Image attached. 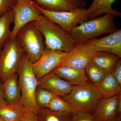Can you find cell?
Instances as JSON below:
<instances>
[{
    "instance_id": "6da1fadb",
    "label": "cell",
    "mask_w": 121,
    "mask_h": 121,
    "mask_svg": "<svg viewBox=\"0 0 121 121\" xmlns=\"http://www.w3.org/2000/svg\"><path fill=\"white\" fill-rule=\"evenodd\" d=\"M36 23L44 37L45 47L69 52L77 45L70 33L41 14Z\"/></svg>"
},
{
    "instance_id": "f546056e",
    "label": "cell",
    "mask_w": 121,
    "mask_h": 121,
    "mask_svg": "<svg viewBox=\"0 0 121 121\" xmlns=\"http://www.w3.org/2000/svg\"><path fill=\"white\" fill-rule=\"evenodd\" d=\"M6 102L5 99L4 91L2 89V83L0 82V107Z\"/></svg>"
},
{
    "instance_id": "7a4b0ae2",
    "label": "cell",
    "mask_w": 121,
    "mask_h": 121,
    "mask_svg": "<svg viewBox=\"0 0 121 121\" xmlns=\"http://www.w3.org/2000/svg\"><path fill=\"white\" fill-rule=\"evenodd\" d=\"M32 64L24 52L17 72L22 102L28 111L37 114L40 108L36 103L35 95L39 82L33 69Z\"/></svg>"
},
{
    "instance_id": "ac0fdd59",
    "label": "cell",
    "mask_w": 121,
    "mask_h": 121,
    "mask_svg": "<svg viewBox=\"0 0 121 121\" xmlns=\"http://www.w3.org/2000/svg\"><path fill=\"white\" fill-rule=\"evenodd\" d=\"M117 0H93L88 9V20L93 19L103 14H110L121 17L120 12L112 8V5Z\"/></svg>"
},
{
    "instance_id": "d6986e66",
    "label": "cell",
    "mask_w": 121,
    "mask_h": 121,
    "mask_svg": "<svg viewBox=\"0 0 121 121\" xmlns=\"http://www.w3.org/2000/svg\"><path fill=\"white\" fill-rule=\"evenodd\" d=\"M95 84L102 98L121 95V86L111 73L107 74L101 82Z\"/></svg>"
},
{
    "instance_id": "603a6c76",
    "label": "cell",
    "mask_w": 121,
    "mask_h": 121,
    "mask_svg": "<svg viewBox=\"0 0 121 121\" xmlns=\"http://www.w3.org/2000/svg\"><path fill=\"white\" fill-rule=\"evenodd\" d=\"M55 95L50 91L37 86L35 93V101L40 108H47Z\"/></svg>"
},
{
    "instance_id": "277c9868",
    "label": "cell",
    "mask_w": 121,
    "mask_h": 121,
    "mask_svg": "<svg viewBox=\"0 0 121 121\" xmlns=\"http://www.w3.org/2000/svg\"><path fill=\"white\" fill-rule=\"evenodd\" d=\"M114 17L111 14H106L83 22L74 28L70 35L77 45L95 36L114 32L118 29L115 24Z\"/></svg>"
},
{
    "instance_id": "5bb4252c",
    "label": "cell",
    "mask_w": 121,
    "mask_h": 121,
    "mask_svg": "<svg viewBox=\"0 0 121 121\" xmlns=\"http://www.w3.org/2000/svg\"><path fill=\"white\" fill-rule=\"evenodd\" d=\"M98 52H105L121 57V30L118 29L105 37L92 39Z\"/></svg>"
},
{
    "instance_id": "7c38bea8",
    "label": "cell",
    "mask_w": 121,
    "mask_h": 121,
    "mask_svg": "<svg viewBox=\"0 0 121 121\" xmlns=\"http://www.w3.org/2000/svg\"><path fill=\"white\" fill-rule=\"evenodd\" d=\"M33 2L41 9L52 12L73 11L85 8V0H33Z\"/></svg>"
},
{
    "instance_id": "4316f807",
    "label": "cell",
    "mask_w": 121,
    "mask_h": 121,
    "mask_svg": "<svg viewBox=\"0 0 121 121\" xmlns=\"http://www.w3.org/2000/svg\"><path fill=\"white\" fill-rule=\"evenodd\" d=\"M17 0H0V17L13 9Z\"/></svg>"
},
{
    "instance_id": "3957f363",
    "label": "cell",
    "mask_w": 121,
    "mask_h": 121,
    "mask_svg": "<svg viewBox=\"0 0 121 121\" xmlns=\"http://www.w3.org/2000/svg\"><path fill=\"white\" fill-rule=\"evenodd\" d=\"M61 97L70 104L75 113L94 114L102 96L95 84L89 82L85 85L74 86L70 93Z\"/></svg>"
},
{
    "instance_id": "4fadbf2b",
    "label": "cell",
    "mask_w": 121,
    "mask_h": 121,
    "mask_svg": "<svg viewBox=\"0 0 121 121\" xmlns=\"http://www.w3.org/2000/svg\"><path fill=\"white\" fill-rule=\"evenodd\" d=\"M121 95L111 97L101 98L98 103L94 114L101 121H110L118 114Z\"/></svg>"
},
{
    "instance_id": "2e32d148",
    "label": "cell",
    "mask_w": 121,
    "mask_h": 121,
    "mask_svg": "<svg viewBox=\"0 0 121 121\" xmlns=\"http://www.w3.org/2000/svg\"><path fill=\"white\" fill-rule=\"evenodd\" d=\"M28 112L21 99L11 103L6 102L0 107V117L4 121H17Z\"/></svg>"
},
{
    "instance_id": "4dcf8cb0",
    "label": "cell",
    "mask_w": 121,
    "mask_h": 121,
    "mask_svg": "<svg viewBox=\"0 0 121 121\" xmlns=\"http://www.w3.org/2000/svg\"><path fill=\"white\" fill-rule=\"evenodd\" d=\"M110 121H121V115H118L117 117H115L112 120H111Z\"/></svg>"
},
{
    "instance_id": "d6a6232c",
    "label": "cell",
    "mask_w": 121,
    "mask_h": 121,
    "mask_svg": "<svg viewBox=\"0 0 121 121\" xmlns=\"http://www.w3.org/2000/svg\"></svg>"
},
{
    "instance_id": "ffe728a7",
    "label": "cell",
    "mask_w": 121,
    "mask_h": 121,
    "mask_svg": "<svg viewBox=\"0 0 121 121\" xmlns=\"http://www.w3.org/2000/svg\"><path fill=\"white\" fill-rule=\"evenodd\" d=\"M120 57L116 55L104 52H98L93 56L91 62L104 70L107 74L114 70Z\"/></svg>"
},
{
    "instance_id": "484cf974",
    "label": "cell",
    "mask_w": 121,
    "mask_h": 121,
    "mask_svg": "<svg viewBox=\"0 0 121 121\" xmlns=\"http://www.w3.org/2000/svg\"><path fill=\"white\" fill-rule=\"evenodd\" d=\"M71 121H101L94 114L76 113L73 114Z\"/></svg>"
},
{
    "instance_id": "ba28073f",
    "label": "cell",
    "mask_w": 121,
    "mask_h": 121,
    "mask_svg": "<svg viewBox=\"0 0 121 121\" xmlns=\"http://www.w3.org/2000/svg\"><path fill=\"white\" fill-rule=\"evenodd\" d=\"M98 52L92 40H89L76 45L67 55L60 66L78 70L85 69Z\"/></svg>"
},
{
    "instance_id": "5b68a950",
    "label": "cell",
    "mask_w": 121,
    "mask_h": 121,
    "mask_svg": "<svg viewBox=\"0 0 121 121\" xmlns=\"http://www.w3.org/2000/svg\"><path fill=\"white\" fill-rule=\"evenodd\" d=\"M16 38L32 63L37 61L45 48L43 37L35 21L25 25L17 33Z\"/></svg>"
},
{
    "instance_id": "1f68e13d",
    "label": "cell",
    "mask_w": 121,
    "mask_h": 121,
    "mask_svg": "<svg viewBox=\"0 0 121 121\" xmlns=\"http://www.w3.org/2000/svg\"><path fill=\"white\" fill-rule=\"evenodd\" d=\"M0 121H4L0 117Z\"/></svg>"
},
{
    "instance_id": "9c48e42d",
    "label": "cell",
    "mask_w": 121,
    "mask_h": 121,
    "mask_svg": "<svg viewBox=\"0 0 121 121\" xmlns=\"http://www.w3.org/2000/svg\"><path fill=\"white\" fill-rule=\"evenodd\" d=\"M14 26L10 39L16 38L22 27L30 22L36 21L41 13L34 5L33 0H17L13 9Z\"/></svg>"
},
{
    "instance_id": "cb8c5ba5",
    "label": "cell",
    "mask_w": 121,
    "mask_h": 121,
    "mask_svg": "<svg viewBox=\"0 0 121 121\" xmlns=\"http://www.w3.org/2000/svg\"><path fill=\"white\" fill-rule=\"evenodd\" d=\"M85 70L94 84L101 82L107 74L104 70L91 62L87 65Z\"/></svg>"
},
{
    "instance_id": "8fae6325",
    "label": "cell",
    "mask_w": 121,
    "mask_h": 121,
    "mask_svg": "<svg viewBox=\"0 0 121 121\" xmlns=\"http://www.w3.org/2000/svg\"><path fill=\"white\" fill-rule=\"evenodd\" d=\"M38 82V86L60 97L68 94L74 86L61 78L53 71L44 75Z\"/></svg>"
},
{
    "instance_id": "9a60e30c",
    "label": "cell",
    "mask_w": 121,
    "mask_h": 121,
    "mask_svg": "<svg viewBox=\"0 0 121 121\" xmlns=\"http://www.w3.org/2000/svg\"><path fill=\"white\" fill-rule=\"evenodd\" d=\"M63 80L74 86H80L89 82L85 69L78 70L62 66L56 68L53 71Z\"/></svg>"
},
{
    "instance_id": "44dd1931",
    "label": "cell",
    "mask_w": 121,
    "mask_h": 121,
    "mask_svg": "<svg viewBox=\"0 0 121 121\" xmlns=\"http://www.w3.org/2000/svg\"><path fill=\"white\" fill-rule=\"evenodd\" d=\"M14 20L13 9L0 17V49L10 39L12 31L10 26Z\"/></svg>"
},
{
    "instance_id": "7402d4cb",
    "label": "cell",
    "mask_w": 121,
    "mask_h": 121,
    "mask_svg": "<svg viewBox=\"0 0 121 121\" xmlns=\"http://www.w3.org/2000/svg\"><path fill=\"white\" fill-rule=\"evenodd\" d=\"M69 112L54 111L47 108H40L37 113L40 121H71L73 114Z\"/></svg>"
},
{
    "instance_id": "30bf717a",
    "label": "cell",
    "mask_w": 121,
    "mask_h": 121,
    "mask_svg": "<svg viewBox=\"0 0 121 121\" xmlns=\"http://www.w3.org/2000/svg\"><path fill=\"white\" fill-rule=\"evenodd\" d=\"M68 53L45 47L39 58L32 64L33 69L37 79L39 80L59 66Z\"/></svg>"
},
{
    "instance_id": "d4e9b609",
    "label": "cell",
    "mask_w": 121,
    "mask_h": 121,
    "mask_svg": "<svg viewBox=\"0 0 121 121\" xmlns=\"http://www.w3.org/2000/svg\"><path fill=\"white\" fill-rule=\"evenodd\" d=\"M48 109L54 111L69 112L75 114L70 104L60 96L55 95L50 102Z\"/></svg>"
},
{
    "instance_id": "e0dca14e",
    "label": "cell",
    "mask_w": 121,
    "mask_h": 121,
    "mask_svg": "<svg viewBox=\"0 0 121 121\" xmlns=\"http://www.w3.org/2000/svg\"><path fill=\"white\" fill-rule=\"evenodd\" d=\"M18 75L16 73L9 76L2 83L5 99L8 103L18 101L21 99V93Z\"/></svg>"
},
{
    "instance_id": "8992f818",
    "label": "cell",
    "mask_w": 121,
    "mask_h": 121,
    "mask_svg": "<svg viewBox=\"0 0 121 121\" xmlns=\"http://www.w3.org/2000/svg\"><path fill=\"white\" fill-rule=\"evenodd\" d=\"M3 48L0 51V78L4 80L17 72L24 51L16 38L9 39Z\"/></svg>"
},
{
    "instance_id": "f1b7e54d",
    "label": "cell",
    "mask_w": 121,
    "mask_h": 121,
    "mask_svg": "<svg viewBox=\"0 0 121 121\" xmlns=\"http://www.w3.org/2000/svg\"><path fill=\"white\" fill-rule=\"evenodd\" d=\"M17 121H40L37 114L28 112Z\"/></svg>"
},
{
    "instance_id": "83f0119b",
    "label": "cell",
    "mask_w": 121,
    "mask_h": 121,
    "mask_svg": "<svg viewBox=\"0 0 121 121\" xmlns=\"http://www.w3.org/2000/svg\"><path fill=\"white\" fill-rule=\"evenodd\" d=\"M113 76L121 86V61L120 59L111 73Z\"/></svg>"
},
{
    "instance_id": "52a82bcc",
    "label": "cell",
    "mask_w": 121,
    "mask_h": 121,
    "mask_svg": "<svg viewBox=\"0 0 121 121\" xmlns=\"http://www.w3.org/2000/svg\"><path fill=\"white\" fill-rule=\"evenodd\" d=\"M34 4L41 14L70 34L74 28L88 20V12L86 8L72 11L52 12L41 9L34 2Z\"/></svg>"
}]
</instances>
